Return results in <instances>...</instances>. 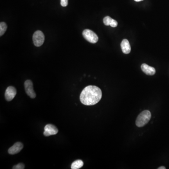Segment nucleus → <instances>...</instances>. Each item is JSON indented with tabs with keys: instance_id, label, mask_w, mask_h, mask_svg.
Listing matches in <instances>:
<instances>
[{
	"instance_id": "nucleus-7",
	"label": "nucleus",
	"mask_w": 169,
	"mask_h": 169,
	"mask_svg": "<svg viewBox=\"0 0 169 169\" xmlns=\"http://www.w3.org/2000/svg\"><path fill=\"white\" fill-rule=\"evenodd\" d=\"M17 94L16 88L12 86H10L7 88L5 93V98L7 101H11Z\"/></svg>"
},
{
	"instance_id": "nucleus-11",
	"label": "nucleus",
	"mask_w": 169,
	"mask_h": 169,
	"mask_svg": "<svg viewBox=\"0 0 169 169\" xmlns=\"http://www.w3.org/2000/svg\"><path fill=\"white\" fill-rule=\"evenodd\" d=\"M84 165V163L81 160H77L73 162L71 164V169H78L81 168Z\"/></svg>"
},
{
	"instance_id": "nucleus-12",
	"label": "nucleus",
	"mask_w": 169,
	"mask_h": 169,
	"mask_svg": "<svg viewBox=\"0 0 169 169\" xmlns=\"http://www.w3.org/2000/svg\"><path fill=\"white\" fill-rule=\"evenodd\" d=\"M7 29L6 24L4 22H1L0 23V36H1L4 34Z\"/></svg>"
},
{
	"instance_id": "nucleus-1",
	"label": "nucleus",
	"mask_w": 169,
	"mask_h": 169,
	"mask_svg": "<svg viewBox=\"0 0 169 169\" xmlns=\"http://www.w3.org/2000/svg\"><path fill=\"white\" fill-rule=\"evenodd\" d=\"M102 97L100 88L95 86H88L83 90L80 96V100L85 105H94L98 103Z\"/></svg>"
},
{
	"instance_id": "nucleus-9",
	"label": "nucleus",
	"mask_w": 169,
	"mask_h": 169,
	"mask_svg": "<svg viewBox=\"0 0 169 169\" xmlns=\"http://www.w3.org/2000/svg\"><path fill=\"white\" fill-rule=\"evenodd\" d=\"M141 68L145 73L148 75H153L156 73V70L154 68L151 67L146 64H143L141 65Z\"/></svg>"
},
{
	"instance_id": "nucleus-2",
	"label": "nucleus",
	"mask_w": 169,
	"mask_h": 169,
	"mask_svg": "<svg viewBox=\"0 0 169 169\" xmlns=\"http://www.w3.org/2000/svg\"><path fill=\"white\" fill-rule=\"evenodd\" d=\"M151 118V114L149 110H145L140 113L136 120V125L139 127L146 125Z\"/></svg>"
},
{
	"instance_id": "nucleus-13",
	"label": "nucleus",
	"mask_w": 169,
	"mask_h": 169,
	"mask_svg": "<svg viewBox=\"0 0 169 169\" xmlns=\"http://www.w3.org/2000/svg\"><path fill=\"white\" fill-rule=\"evenodd\" d=\"M113 19H112L109 16H106L103 19V22L104 25L105 26H110L112 24Z\"/></svg>"
},
{
	"instance_id": "nucleus-5",
	"label": "nucleus",
	"mask_w": 169,
	"mask_h": 169,
	"mask_svg": "<svg viewBox=\"0 0 169 169\" xmlns=\"http://www.w3.org/2000/svg\"><path fill=\"white\" fill-rule=\"evenodd\" d=\"M24 86L26 93L27 94V95L32 99L35 98L36 95L33 89V84L32 81L30 80H26Z\"/></svg>"
},
{
	"instance_id": "nucleus-14",
	"label": "nucleus",
	"mask_w": 169,
	"mask_h": 169,
	"mask_svg": "<svg viewBox=\"0 0 169 169\" xmlns=\"http://www.w3.org/2000/svg\"><path fill=\"white\" fill-rule=\"evenodd\" d=\"M25 165L23 163H19V164L13 167V169H25Z\"/></svg>"
},
{
	"instance_id": "nucleus-3",
	"label": "nucleus",
	"mask_w": 169,
	"mask_h": 169,
	"mask_svg": "<svg viewBox=\"0 0 169 169\" xmlns=\"http://www.w3.org/2000/svg\"><path fill=\"white\" fill-rule=\"evenodd\" d=\"M84 38L91 43H96L98 42V37L93 31L89 29H85L82 33Z\"/></svg>"
},
{
	"instance_id": "nucleus-16",
	"label": "nucleus",
	"mask_w": 169,
	"mask_h": 169,
	"mask_svg": "<svg viewBox=\"0 0 169 169\" xmlns=\"http://www.w3.org/2000/svg\"><path fill=\"white\" fill-rule=\"evenodd\" d=\"M166 168L164 166L160 167L158 168V169H166Z\"/></svg>"
},
{
	"instance_id": "nucleus-10",
	"label": "nucleus",
	"mask_w": 169,
	"mask_h": 169,
	"mask_svg": "<svg viewBox=\"0 0 169 169\" xmlns=\"http://www.w3.org/2000/svg\"><path fill=\"white\" fill-rule=\"evenodd\" d=\"M121 48L123 52L125 54H129L131 50L129 42L127 39L123 40L121 43Z\"/></svg>"
},
{
	"instance_id": "nucleus-15",
	"label": "nucleus",
	"mask_w": 169,
	"mask_h": 169,
	"mask_svg": "<svg viewBox=\"0 0 169 169\" xmlns=\"http://www.w3.org/2000/svg\"><path fill=\"white\" fill-rule=\"evenodd\" d=\"M68 4V0H61V5L62 6L66 7Z\"/></svg>"
},
{
	"instance_id": "nucleus-6",
	"label": "nucleus",
	"mask_w": 169,
	"mask_h": 169,
	"mask_svg": "<svg viewBox=\"0 0 169 169\" xmlns=\"http://www.w3.org/2000/svg\"><path fill=\"white\" fill-rule=\"evenodd\" d=\"M58 132V129L52 124H48L44 127V135L46 137L55 135Z\"/></svg>"
},
{
	"instance_id": "nucleus-4",
	"label": "nucleus",
	"mask_w": 169,
	"mask_h": 169,
	"mask_svg": "<svg viewBox=\"0 0 169 169\" xmlns=\"http://www.w3.org/2000/svg\"><path fill=\"white\" fill-rule=\"evenodd\" d=\"M33 40L35 46H41L44 43L45 40V36L43 33L41 31H36L33 34Z\"/></svg>"
},
{
	"instance_id": "nucleus-17",
	"label": "nucleus",
	"mask_w": 169,
	"mask_h": 169,
	"mask_svg": "<svg viewBox=\"0 0 169 169\" xmlns=\"http://www.w3.org/2000/svg\"><path fill=\"white\" fill-rule=\"evenodd\" d=\"M143 0H134V1H136V2H139V1H142Z\"/></svg>"
},
{
	"instance_id": "nucleus-8",
	"label": "nucleus",
	"mask_w": 169,
	"mask_h": 169,
	"mask_svg": "<svg viewBox=\"0 0 169 169\" xmlns=\"http://www.w3.org/2000/svg\"><path fill=\"white\" fill-rule=\"evenodd\" d=\"M23 148V144L21 142H16V143L9 148L8 153L10 154H15L20 152Z\"/></svg>"
}]
</instances>
